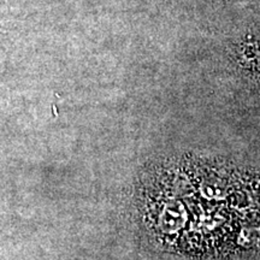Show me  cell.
<instances>
[{"mask_svg":"<svg viewBox=\"0 0 260 260\" xmlns=\"http://www.w3.org/2000/svg\"><path fill=\"white\" fill-rule=\"evenodd\" d=\"M255 39H251L246 44L243 50L245 60L248 64L253 65V68L260 70V34L255 35Z\"/></svg>","mask_w":260,"mask_h":260,"instance_id":"cell-1","label":"cell"}]
</instances>
